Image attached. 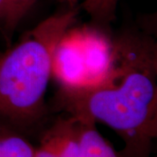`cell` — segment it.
<instances>
[{
  "instance_id": "cell-9",
  "label": "cell",
  "mask_w": 157,
  "mask_h": 157,
  "mask_svg": "<svg viewBox=\"0 0 157 157\" xmlns=\"http://www.w3.org/2000/svg\"><path fill=\"white\" fill-rule=\"evenodd\" d=\"M7 14L3 23V34L8 45H11V39L18 25L26 16L38 0H7Z\"/></svg>"
},
{
  "instance_id": "cell-11",
  "label": "cell",
  "mask_w": 157,
  "mask_h": 157,
  "mask_svg": "<svg viewBox=\"0 0 157 157\" xmlns=\"http://www.w3.org/2000/svg\"><path fill=\"white\" fill-rule=\"evenodd\" d=\"M8 8V1L7 0H0V22L4 23L5 18L7 14Z\"/></svg>"
},
{
  "instance_id": "cell-6",
  "label": "cell",
  "mask_w": 157,
  "mask_h": 157,
  "mask_svg": "<svg viewBox=\"0 0 157 157\" xmlns=\"http://www.w3.org/2000/svg\"><path fill=\"white\" fill-rule=\"evenodd\" d=\"M78 121V120H77ZM79 122V147L88 157H121L96 128L93 121Z\"/></svg>"
},
{
  "instance_id": "cell-4",
  "label": "cell",
  "mask_w": 157,
  "mask_h": 157,
  "mask_svg": "<svg viewBox=\"0 0 157 157\" xmlns=\"http://www.w3.org/2000/svg\"><path fill=\"white\" fill-rule=\"evenodd\" d=\"M78 29L86 69L83 87H88L101 82L109 73L114 59V43L112 33L93 24Z\"/></svg>"
},
{
  "instance_id": "cell-2",
  "label": "cell",
  "mask_w": 157,
  "mask_h": 157,
  "mask_svg": "<svg viewBox=\"0 0 157 157\" xmlns=\"http://www.w3.org/2000/svg\"><path fill=\"white\" fill-rule=\"evenodd\" d=\"M76 8L50 16L0 54V122L24 135L35 134L47 120L45 94L57 44L76 22Z\"/></svg>"
},
{
  "instance_id": "cell-3",
  "label": "cell",
  "mask_w": 157,
  "mask_h": 157,
  "mask_svg": "<svg viewBox=\"0 0 157 157\" xmlns=\"http://www.w3.org/2000/svg\"><path fill=\"white\" fill-rule=\"evenodd\" d=\"M52 78L59 90L85 86L86 69L78 27H70L57 44L52 58Z\"/></svg>"
},
{
  "instance_id": "cell-1",
  "label": "cell",
  "mask_w": 157,
  "mask_h": 157,
  "mask_svg": "<svg viewBox=\"0 0 157 157\" xmlns=\"http://www.w3.org/2000/svg\"><path fill=\"white\" fill-rule=\"evenodd\" d=\"M114 59L93 86L59 90L58 107L78 121L100 122L122 140L121 157H152L157 137V44L147 30L113 36Z\"/></svg>"
},
{
  "instance_id": "cell-12",
  "label": "cell",
  "mask_w": 157,
  "mask_h": 157,
  "mask_svg": "<svg viewBox=\"0 0 157 157\" xmlns=\"http://www.w3.org/2000/svg\"><path fill=\"white\" fill-rule=\"evenodd\" d=\"M0 54H1V53H0Z\"/></svg>"
},
{
  "instance_id": "cell-5",
  "label": "cell",
  "mask_w": 157,
  "mask_h": 157,
  "mask_svg": "<svg viewBox=\"0 0 157 157\" xmlns=\"http://www.w3.org/2000/svg\"><path fill=\"white\" fill-rule=\"evenodd\" d=\"M72 116L59 117L43 133L39 145L34 147L33 157H59L66 136L73 122Z\"/></svg>"
},
{
  "instance_id": "cell-8",
  "label": "cell",
  "mask_w": 157,
  "mask_h": 157,
  "mask_svg": "<svg viewBox=\"0 0 157 157\" xmlns=\"http://www.w3.org/2000/svg\"><path fill=\"white\" fill-rule=\"evenodd\" d=\"M33 151L27 136L0 122V157H33Z\"/></svg>"
},
{
  "instance_id": "cell-7",
  "label": "cell",
  "mask_w": 157,
  "mask_h": 157,
  "mask_svg": "<svg viewBox=\"0 0 157 157\" xmlns=\"http://www.w3.org/2000/svg\"><path fill=\"white\" fill-rule=\"evenodd\" d=\"M70 7L78 6L91 18V24L111 32V24L116 19L118 0H67Z\"/></svg>"
},
{
  "instance_id": "cell-10",
  "label": "cell",
  "mask_w": 157,
  "mask_h": 157,
  "mask_svg": "<svg viewBox=\"0 0 157 157\" xmlns=\"http://www.w3.org/2000/svg\"><path fill=\"white\" fill-rule=\"evenodd\" d=\"M78 152H79V122L75 118H73V122L68 129L59 157H78Z\"/></svg>"
}]
</instances>
